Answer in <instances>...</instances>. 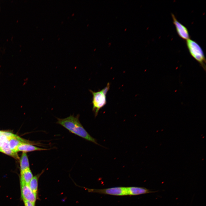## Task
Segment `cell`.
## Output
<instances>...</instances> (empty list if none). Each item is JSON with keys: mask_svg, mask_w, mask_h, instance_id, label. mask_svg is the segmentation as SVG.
Here are the masks:
<instances>
[{"mask_svg": "<svg viewBox=\"0 0 206 206\" xmlns=\"http://www.w3.org/2000/svg\"><path fill=\"white\" fill-rule=\"evenodd\" d=\"M80 115L74 116L73 115L64 118H57V123L62 125L71 133L101 146L97 142L96 139L93 138L86 131L80 123L79 118Z\"/></svg>", "mask_w": 206, "mask_h": 206, "instance_id": "cell-1", "label": "cell"}, {"mask_svg": "<svg viewBox=\"0 0 206 206\" xmlns=\"http://www.w3.org/2000/svg\"><path fill=\"white\" fill-rule=\"evenodd\" d=\"M110 83L108 82L106 86L101 90L94 92L89 90L92 95V111L94 113L95 116L98 115L100 110L106 104V95L110 89Z\"/></svg>", "mask_w": 206, "mask_h": 206, "instance_id": "cell-2", "label": "cell"}, {"mask_svg": "<svg viewBox=\"0 0 206 206\" xmlns=\"http://www.w3.org/2000/svg\"><path fill=\"white\" fill-rule=\"evenodd\" d=\"M186 44L190 55L205 70V58L200 46L196 41L190 39L186 40Z\"/></svg>", "mask_w": 206, "mask_h": 206, "instance_id": "cell-3", "label": "cell"}, {"mask_svg": "<svg viewBox=\"0 0 206 206\" xmlns=\"http://www.w3.org/2000/svg\"><path fill=\"white\" fill-rule=\"evenodd\" d=\"M93 192L110 195L122 196L128 195L126 187H115L102 189H89Z\"/></svg>", "mask_w": 206, "mask_h": 206, "instance_id": "cell-4", "label": "cell"}, {"mask_svg": "<svg viewBox=\"0 0 206 206\" xmlns=\"http://www.w3.org/2000/svg\"><path fill=\"white\" fill-rule=\"evenodd\" d=\"M21 197L23 200H27L35 203L37 194L34 193L28 185L20 184Z\"/></svg>", "mask_w": 206, "mask_h": 206, "instance_id": "cell-5", "label": "cell"}, {"mask_svg": "<svg viewBox=\"0 0 206 206\" xmlns=\"http://www.w3.org/2000/svg\"><path fill=\"white\" fill-rule=\"evenodd\" d=\"M173 22L179 36L182 39L187 40L189 39V35L187 28L176 18L175 15L171 14Z\"/></svg>", "mask_w": 206, "mask_h": 206, "instance_id": "cell-6", "label": "cell"}, {"mask_svg": "<svg viewBox=\"0 0 206 206\" xmlns=\"http://www.w3.org/2000/svg\"><path fill=\"white\" fill-rule=\"evenodd\" d=\"M128 195H137L142 194L154 193L157 191H152L146 188L137 187H126Z\"/></svg>", "mask_w": 206, "mask_h": 206, "instance_id": "cell-7", "label": "cell"}, {"mask_svg": "<svg viewBox=\"0 0 206 206\" xmlns=\"http://www.w3.org/2000/svg\"><path fill=\"white\" fill-rule=\"evenodd\" d=\"M49 149L46 148H41L36 147L28 143L23 142L20 144L17 149V152L21 151L23 152L33 151L36 150H47Z\"/></svg>", "mask_w": 206, "mask_h": 206, "instance_id": "cell-8", "label": "cell"}, {"mask_svg": "<svg viewBox=\"0 0 206 206\" xmlns=\"http://www.w3.org/2000/svg\"><path fill=\"white\" fill-rule=\"evenodd\" d=\"M23 142L28 143L17 136L9 139V147L13 152L17 153L18 146L20 144Z\"/></svg>", "mask_w": 206, "mask_h": 206, "instance_id": "cell-9", "label": "cell"}, {"mask_svg": "<svg viewBox=\"0 0 206 206\" xmlns=\"http://www.w3.org/2000/svg\"><path fill=\"white\" fill-rule=\"evenodd\" d=\"M20 184L28 185L33 176L30 168L21 172Z\"/></svg>", "mask_w": 206, "mask_h": 206, "instance_id": "cell-10", "label": "cell"}, {"mask_svg": "<svg viewBox=\"0 0 206 206\" xmlns=\"http://www.w3.org/2000/svg\"><path fill=\"white\" fill-rule=\"evenodd\" d=\"M21 172L29 168V160L25 152H23L20 160Z\"/></svg>", "mask_w": 206, "mask_h": 206, "instance_id": "cell-11", "label": "cell"}, {"mask_svg": "<svg viewBox=\"0 0 206 206\" xmlns=\"http://www.w3.org/2000/svg\"><path fill=\"white\" fill-rule=\"evenodd\" d=\"M43 172L33 177L28 184L31 189L36 194L37 193V191L38 178Z\"/></svg>", "mask_w": 206, "mask_h": 206, "instance_id": "cell-12", "label": "cell"}, {"mask_svg": "<svg viewBox=\"0 0 206 206\" xmlns=\"http://www.w3.org/2000/svg\"><path fill=\"white\" fill-rule=\"evenodd\" d=\"M0 152L12 156L16 159H19V157L17 153L11 150L9 145L0 147Z\"/></svg>", "mask_w": 206, "mask_h": 206, "instance_id": "cell-13", "label": "cell"}, {"mask_svg": "<svg viewBox=\"0 0 206 206\" xmlns=\"http://www.w3.org/2000/svg\"><path fill=\"white\" fill-rule=\"evenodd\" d=\"M1 135L5 136L10 138L17 136V135L11 132L3 131Z\"/></svg>", "mask_w": 206, "mask_h": 206, "instance_id": "cell-14", "label": "cell"}, {"mask_svg": "<svg viewBox=\"0 0 206 206\" xmlns=\"http://www.w3.org/2000/svg\"><path fill=\"white\" fill-rule=\"evenodd\" d=\"M23 201L25 206H35L34 203L27 200Z\"/></svg>", "mask_w": 206, "mask_h": 206, "instance_id": "cell-15", "label": "cell"}, {"mask_svg": "<svg viewBox=\"0 0 206 206\" xmlns=\"http://www.w3.org/2000/svg\"><path fill=\"white\" fill-rule=\"evenodd\" d=\"M3 131L0 130V135H1Z\"/></svg>", "mask_w": 206, "mask_h": 206, "instance_id": "cell-16", "label": "cell"}]
</instances>
